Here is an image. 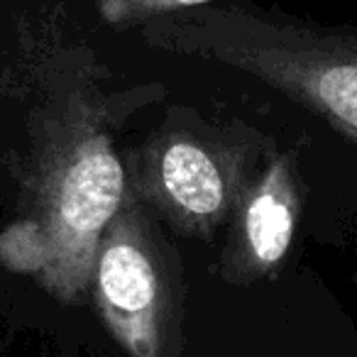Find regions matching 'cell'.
Returning <instances> with one entry per match:
<instances>
[{
  "label": "cell",
  "mask_w": 357,
  "mask_h": 357,
  "mask_svg": "<svg viewBox=\"0 0 357 357\" xmlns=\"http://www.w3.org/2000/svg\"><path fill=\"white\" fill-rule=\"evenodd\" d=\"M142 40L243 71L357 142V32L240 8H191L142 25Z\"/></svg>",
  "instance_id": "cell-1"
},
{
  "label": "cell",
  "mask_w": 357,
  "mask_h": 357,
  "mask_svg": "<svg viewBox=\"0 0 357 357\" xmlns=\"http://www.w3.org/2000/svg\"><path fill=\"white\" fill-rule=\"evenodd\" d=\"M96 303L130 357H169L176 337V282L137 204L123 206L100 238Z\"/></svg>",
  "instance_id": "cell-2"
},
{
  "label": "cell",
  "mask_w": 357,
  "mask_h": 357,
  "mask_svg": "<svg viewBox=\"0 0 357 357\" xmlns=\"http://www.w3.org/2000/svg\"><path fill=\"white\" fill-rule=\"evenodd\" d=\"M125 204V169L110 137L84 130L61 154L47 191L42 264L56 294L76 296L93 277L108 223Z\"/></svg>",
  "instance_id": "cell-3"
},
{
  "label": "cell",
  "mask_w": 357,
  "mask_h": 357,
  "mask_svg": "<svg viewBox=\"0 0 357 357\" xmlns=\"http://www.w3.org/2000/svg\"><path fill=\"white\" fill-rule=\"evenodd\" d=\"M147 196L189 233L211 235L235 204V172L223 152L189 132L167 135L144 157Z\"/></svg>",
  "instance_id": "cell-4"
},
{
  "label": "cell",
  "mask_w": 357,
  "mask_h": 357,
  "mask_svg": "<svg viewBox=\"0 0 357 357\" xmlns=\"http://www.w3.org/2000/svg\"><path fill=\"white\" fill-rule=\"evenodd\" d=\"M298 211L301 194L291 162L272 159L235 206L233 233L223 255L225 279L248 284L277 272L294 243Z\"/></svg>",
  "instance_id": "cell-5"
},
{
  "label": "cell",
  "mask_w": 357,
  "mask_h": 357,
  "mask_svg": "<svg viewBox=\"0 0 357 357\" xmlns=\"http://www.w3.org/2000/svg\"><path fill=\"white\" fill-rule=\"evenodd\" d=\"M208 3L213 0H96V8L108 25L130 27L144 25L149 20L169 15V13L208 6Z\"/></svg>",
  "instance_id": "cell-6"
}]
</instances>
